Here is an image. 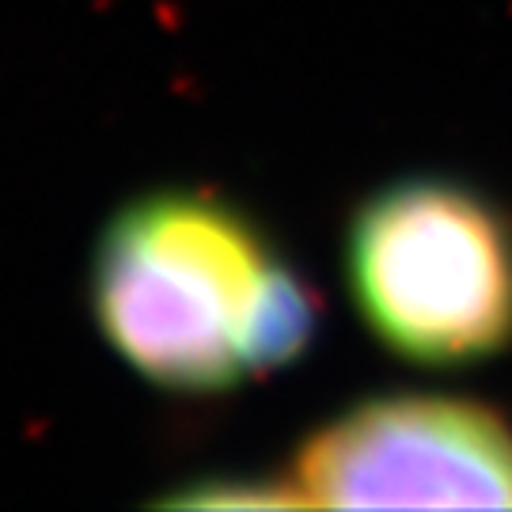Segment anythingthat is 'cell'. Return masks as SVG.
I'll return each mask as SVG.
<instances>
[{
	"label": "cell",
	"mask_w": 512,
	"mask_h": 512,
	"mask_svg": "<svg viewBox=\"0 0 512 512\" xmlns=\"http://www.w3.org/2000/svg\"><path fill=\"white\" fill-rule=\"evenodd\" d=\"M319 509H512V425L444 395H380L319 425L293 456Z\"/></svg>",
	"instance_id": "cell-3"
},
{
	"label": "cell",
	"mask_w": 512,
	"mask_h": 512,
	"mask_svg": "<svg viewBox=\"0 0 512 512\" xmlns=\"http://www.w3.org/2000/svg\"><path fill=\"white\" fill-rule=\"evenodd\" d=\"M183 509H304L308 501L293 478H205L164 497Z\"/></svg>",
	"instance_id": "cell-4"
},
{
	"label": "cell",
	"mask_w": 512,
	"mask_h": 512,
	"mask_svg": "<svg viewBox=\"0 0 512 512\" xmlns=\"http://www.w3.org/2000/svg\"><path fill=\"white\" fill-rule=\"evenodd\" d=\"M349 293L372 334L418 365L512 346V224L475 190L406 179L349 224Z\"/></svg>",
	"instance_id": "cell-2"
},
{
	"label": "cell",
	"mask_w": 512,
	"mask_h": 512,
	"mask_svg": "<svg viewBox=\"0 0 512 512\" xmlns=\"http://www.w3.org/2000/svg\"><path fill=\"white\" fill-rule=\"evenodd\" d=\"M99 330L152 384L228 391L296 361L315 300L247 213L209 194L164 190L103 228L92 270Z\"/></svg>",
	"instance_id": "cell-1"
}]
</instances>
